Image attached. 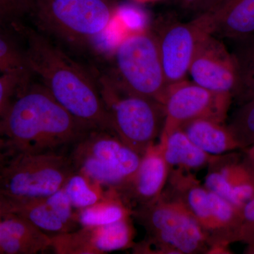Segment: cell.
<instances>
[{"label": "cell", "instance_id": "d4e9b609", "mask_svg": "<svg viewBox=\"0 0 254 254\" xmlns=\"http://www.w3.org/2000/svg\"><path fill=\"white\" fill-rule=\"evenodd\" d=\"M246 245H254V196L249 200L242 210L238 241Z\"/></svg>", "mask_w": 254, "mask_h": 254}, {"label": "cell", "instance_id": "d6986e66", "mask_svg": "<svg viewBox=\"0 0 254 254\" xmlns=\"http://www.w3.org/2000/svg\"><path fill=\"white\" fill-rule=\"evenodd\" d=\"M131 205L113 188H106L103 198L76 211L80 227L101 226L131 217Z\"/></svg>", "mask_w": 254, "mask_h": 254}, {"label": "cell", "instance_id": "8fae6325", "mask_svg": "<svg viewBox=\"0 0 254 254\" xmlns=\"http://www.w3.org/2000/svg\"><path fill=\"white\" fill-rule=\"evenodd\" d=\"M196 84L216 93L233 95L240 83V73L235 57L213 35H209L197 48L190 69Z\"/></svg>", "mask_w": 254, "mask_h": 254}, {"label": "cell", "instance_id": "9c48e42d", "mask_svg": "<svg viewBox=\"0 0 254 254\" xmlns=\"http://www.w3.org/2000/svg\"><path fill=\"white\" fill-rule=\"evenodd\" d=\"M232 97L186 79L168 85L161 100L165 112L163 132L168 133L200 119L225 123Z\"/></svg>", "mask_w": 254, "mask_h": 254}, {"label": "cell", "instance_id": "52a82bcc", "mask_svg": "<svg viewBox=\"0 0 254 254\" xmlns=\"http://www.w3.org/2000/svg\"><path fill=\"white\" fill-rule=\"evenodd\" d=\"M77 173L105 188H119L131 178L141 156L113 133L93 130L69 151Z\"/></svg>", "mask_w": 254, "mask_h": 254}, {"label": "cell", "instance_id": "3957f363", "mask_svg": "<svg viewBox=\"0 0 254 254\" xmlns=\"http://www.w3.org/2000/svg\"><path fill=\"white\" fill-rule=\"evenodd\" d=\"M131 216L146 237L135 243L133 253L208 254V238L181 200L163 190L154 200L132 209Z\"/></svg>", "mask_w": 254, "mask_h": 254}, {"label": "cell", "instance_id": "484cf974", "mask_svg": "<svg viewBox=\"0 0 254 254\" xmlns=\"http://www.w3.org/2000/svg\"><path fill=\"white\" fill-rule=\"evenodd\" d=\"M17 204L0 195V220L14 215Z\"/></svg>", "mask_w": 254, "mask_h": 254}, {"label": "cell", "instance_id": "7402d4cb", "mask_svg": "<svg viewBox=\"0 0 254 254\" xmlns=\"http://www.w3.org/2000/svg\"><path fill=\"white\" fill-rule=\"evenodd\" d=\"M242 150L254 145V101L247 102L232 119L228 126Z\"/></svg>", "mask_w": 254, "mask_h": 254}, {"label": "cell", "instance_id": "30bf717a", "mask_svg": "<svg viewBox=\"0 0 254 254\" xmlns=\"http://www.w3.org/2000/svg\"><path fill=\"white\" fill-rule=\"evenodd\" d=\"M213 31L208 11L189 22L170 23L155 35L167 84L186 79L197 48Z\"/></svg>", "mask_w": 254, "mask_h": 254}, {"label": "cell", "instance_id": "ac0fdd59", "mask_svg": "<svg viewBox=\"0 0 254 254\" xmlns=\"http://www.w3.org/2000/svg\"><path fill=\"white\" fill-rule=\"evenodd\" d=\"M210 12L213 36L238 38L254 33V0H232Z\"/></svg>", "mask_w": 254, "mask_h": 254}, {"label": "cell", "instance_id": "4fadbf2b", "mask_svg": "<svg viewBox=\"0 0 254 254\" xmlns=\"http://www.w3.org/2000/svg\"><path fill=\"white\" fill-rule=\"evenodd\" d=\"M170 170L158 142L148 147L131 178L123 186L113 189L133 209L154 200L163 193Z\"/></svg>", "mask_w": 254, "mask_h": 254}, {"label": "cell", "instance_id": "cb8c5ba5", "mask_svg": "<svg viewBox=\"0 0 254 254\" xmlns=\"http://www.w3.org/2000/svg\"><path fill=\"white\" fill-rule=\"evenodd\" d=\"M34 0H0V25L16 29L33 13Z\"/></svg>", "mask_w": 254, "mask_h": 254}, {"label": "cell", "instance_id": "7c38bea8", "mask_svg": "<svg viewBox=\"0 0 254 254\" xmlns=\"http://www.w3.org/2000/svg\"><path fill=\"white\" fill-rule=\"evenodd\" d=\"M215 155L208 165L204 186L210 191L243 208L254 196V169L245 155Z\"/></svg>", "mask_w": 254, "mask_h": 254}, {"label": "cell", "instance_id": "6da1fadb", "mask_svg": "<svg viewBox=\"0 0 254 254\" xmlns=\"http://www.w3.org/2000/svg\"><path fill=\"white\" fill-rule=\"evenodd\" d=\"M94 128L73 117L42 85L23 87L0 117V145L20 152H69Z\"/></svg>", "mask_w": 254, "mask_h": 254}, {"label": "cell", "instance_id": "277c9868", "mask_svg": "<svg viewBox=\"0 0 254 254\" xmlns=\"http://www.w3.org/2000/svg\"><path fill=\"white\" fill-rule=\"evenodd\" d=\"M76 173L69 152H20L0 169V195L23 204L45 198L64 186Z\"/></svg>", "mask_w": 254, "mask_h": 254}, {"label": "cell", "instance_id": "83f0119b", "mask_svg": "<svg viewBox=\"0 0 254 254\" xmlns=\"http://www.w3.org/2000/svg\"><path fill=\"white\" fill-rule=\"evenodd\" d=\"M11 155L9 152L7 151L4 147L0 145V169L3 166L5 162L7 160L9 157Z\"/></svg>", "mask_w": 254, "mask_h": 254}, {"label": "cell", "instance_id": "f1b7e54d", "mask_svg": "<svg viewBox=\"0 0 254 254\" xmlns=\"http://www.w3.org/2000/svg\"><path fill=\"white\" fill-rule=\"evenodd\" d=\"M244 254H254V245H247Z\"/></svg>", "mask_w": 254, "mask_h": 254}, {"label": "cell", "instance_id": "4dcf8cb0", "mask_svg": "<svg viewBox=\"0 0 254 254\" xmlns=\"http://www.w3.org/2000/svg\"><path fill=\"white\" fill-rule=\"evenodd\" d=\"M142 1H143V0H142Z\"/></svg>", "mask_w": 254, "mask_h": 254}, {"label": "cell", "instance_id": "7a4b0ae2", "mask_svg": "<svg viewBox=\"0 0 254 254\" xmlns=\"http://www.w3.org/2000/svg\"><path fill=\"white\" fill-rule=\"evenodd\" d=\"M18 34L26 41L28 67L73 117L95 130L113 133L109 112L101 91L86 70L38 32L21 25Z\"/></svg>", "mask_w": 254, "mask_h": 254}, {"label": "cell", "instance_id": "8992f818", "mask_svg": "<svg viewBox=\"0 0 254 254\" xmlns=\"http://www.w3.org/2000/svg\"><path fill=\"white\" fill-rule=\"evenodd\" d=\"M115 61L118 88L161 103L168 84L155 34L145 29L128 33L117 45Z\"/></svg>", "mask_w": 254, "mask_h": 254}, {"label": "cell", "instance_id": "f546056e", "mask_svg": "<svg viewBox=\"0 0 254 254\" xmlns=\"http://www.w3.org/2000/svg\"><path fill=\"white\" fill-rule=\"evenodd\" d=\"M198 1H199V2H202V0H198Z\"/></svg>", "mask_w": 254, "mask_h": 254}, {"label": "cell", "instance_id": "5bb4252c", "mask_svg": "<svg viewBox=\"0 0 254 254\" xmlns=\"http://www.w3.org/2000/svg\"><path fill=\"white\" fill-rule=\"evenodd\" d=\"M73 209L63 188L45 198L18 205L14 215L52 237L80 227Z\"/></svg>", "mask_w": 254, "mask_h": 254}, {"label": "cell", "instance_id": "44dd1931", "mask_svg": "<svg viewBox=\"0 0 254 254\" xmlns=\"http://www.w3.org/2000/svg\"><path fill=\"white\" fill-rule=\"evenodd\" d=\"M12 28L0 25V71L28 68L25 48L18 44Z\"/></svg>", "mask_w": 254, "mask_h": 254}, {"label": "cell", "instance_id": "2e32d148", "mask_svg": "<svg viewBox=\"0 0 254 254\" xmlns=\"http://www.w3.org/2000/svg\"><path fill=\"white\" fill-rule=\"evenodd\" d=\"M180 128L197 147L210 155H218L242 150L228 126L213 120H193Z\"/></svg>", "mask_w": 254, "mask_h": 254}, {"label": "cell", "instance_id": "ba28073f", "mask_svg": "<svg viewBox=\"0 0 254 254\" xmlns=\"http://www.w3.org/2000/svg\"><path fill=\"white\" fill-rule=\"evenodd\" d=\"M32 15L48 33L78 43L106 31L117 11L108 0H34Z\"/></svg>", "mask_w": 254, "mask_h": 254}, {"label": "cell", "instance_id": "ffe728a7", "mask_svg": "<svg viewBox=\"0 0 254 254\" xmlns=\"http://www.w3.org/2000/svg\"><path fill=\"white\" fill-rule=\"evenodd\" d=\"M73 208L78 210L95 204L103 198V187L83 174L74 173L63 187Z\"/></svg>", "mask_w": 254, "mask_h": 254}, {"label": "cell", "instance_id": "e0dca14e", "mask_svg": "<svg viewBox=\"0 0 254 254\" xmlns=\"http://www.w3.org/2000/svg\"><path fill=\"white\" fill-rule=\"evenodd\" d=\"M159 138L164 158L171 169L189 172L200 170L208 167L215 156L200 149L181 128L162 132Z\"/></svg>", "mask_w": 254, "mask_h": 254}, {"label": "cell", "instance_id": "4316f807", "mask_svg": "<svg viewBox=\"0 0 254 254\" xmlns=\"http://www.w3.org/2000/svg\"><path fill=\"white\" fill-rule=\"evenodd\" d=\"M244 155L254 169V145L243 149Z\"/></svg>", "mask_w": 254, "mask_h": 254}, {"label": "cell", "instance_id": "603a6c76", "mask_svg": "<svg viewBox=\"0 0 254 254\" xmlns=\"http://www.w3.org/2000/svg\"><path fill=\"white\" fill-rule=\"evenodd\" d=\"M31 73L29 68H22L0 76V117L18 92L28 84Z\"/></svg>", "mask_w": 254, "mask_h": 254}, {"label": "cell", "instance_id": "9a60e30c", "mask_svg": "<svg viewBox=\"0 0 254 254\" xmlns=\"http://www.w3.org/2000/svg\"><path fill=\"white\" fill-rule=\"evenodd\" d=\"M50 237L24 219L0 220V254H36L50 250Z\"/></svg>", "mask_w": 254, "mask_h": 254}, {"label": "cell", "instance_id": "5b68a950", "mask_svg": "<svg viewBox=\"0 0 254 254\" xmlns=\"http://www.w3.org/2000/svg\"><path fill=\"white\" fill-rule=\"evenodd\" d=\"M101 92L109 112L113 134L124 144L143 156L160 138L165 123L163 105L157 100L105 83Z\"/></svg>", "mask_w": 254, "mask_h": 254}]
</instances>
